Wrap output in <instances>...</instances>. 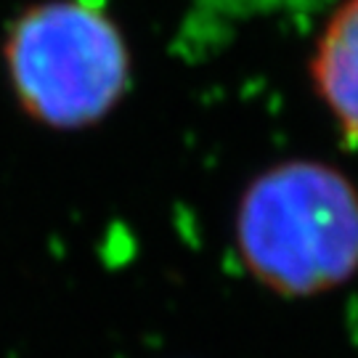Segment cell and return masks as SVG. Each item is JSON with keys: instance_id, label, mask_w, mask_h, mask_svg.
Listing matches in <instances>:
<instances>
[{"instance_id": "1", "label": "cell", "mask_w": 358, "mask_h": 358, "mask_svg": "<svg viewBox=\"0 0 358 358\" xmlns=\"http://www.w3.org/2000/svg\"><path fill=\"white\" fill-rule=\"evenodd\" d=\"M236 247L244 268L282 297L337 289L358 273V189L334 165H273L244 189Z\"/></svg>"}, {"instance_id": "2", "label": "cell", "mask_w": 358, "mask_h": 358, "mask_svg": "<svg viewBox=\"0 0 358 358\" xmlns=\"http://www.w3.org/2000/svg\"><path fill=\"white\" fill-rule=\"evenodd\" d=\"M13 101L51 130L103 122L128 96L133 53L122 27L88 0H38L3 38Z\"/></svg>"}, {"instance_id": "3", "label": "cell", "mask_w": 358, "mask_h": 358, "mask_svg": "<svg viewBox=\"0 0 358 358\" xmlns=\"http://www.w3.org/2000/svg\"><path fill=\"white\" fill-rule=\"evenodd\" d=\"M310 80L334 122L358 138V0H343L324 24Z\"/></svg>"}, {"instance_id": "4", "label": "cell", "mask_w": 358, "mask_h": 358, "mask_svg": "<svg viewBox=\"0 0 358 358\" xmlns=\"http://www.w3.org/2000/svg\"><path fill=\"white\" fill-rule=\"evenodd\" d=\"M329 0H207L220 16L226 19H252L260 13H294L313 11Z\"/></svg>"}]
</instances>
